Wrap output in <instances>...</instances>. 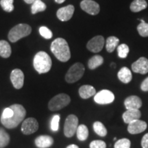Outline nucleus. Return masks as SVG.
I'll list each match as a JSON object with an SVG mask.
<instances>
[{
	"label": "nucleus",
	"mask_w": 148,
	"mask_h": 148,
	"mask_svg": "<svg viewBox=\"0 0 148 148\" xmlns=\"http://www.w3.org/2000/svg\"><path fill=\"white\" fill-rule=\"evenodd\" d=\"M46 5L45 3H43L41 0H35L33 2L32 5V14H36L39 12H42V11L45 10Z\"/></svg>",
	"instance_id": "nucleus-27"
},
{
	"label": "nucleus",
	"mask_w": 148,
	"mask_h": 148,
	"mask_svg": "<svg viewBox=\"0 0 148 148\" xmlns=\"http://www.w3.org/2000/svg\"><path fill=\"white\" fill-rule=\"evenodd\" d=\"M141 147L143 148H148V133L144 135L142 138Z\"/></svg>",
	"instance_id": "nucleus-37"
},
{
	"label": "nucleus",
	"mask_w": 148,
	"mask_h": 148,
	"mask_svg": "<svg viewBox=\"0 0 148 148\" xmlns=\"http://www.w3.org/2000/svg\"><path fill=\"white\" fill-rule=\"evenodd\" d=\"M140 88L143 91H148V77L144 79L140 85Z\"/></svg>",
	"instance_id": "nucleus-38"
},
{
	"label": "nucleus",
	"mask_w": 148,
	"mask_h": 148,
	"mask_svg": "<svg viewBox=\"0 0 148 148\" xmlns=\"http://www.w3.org/2000/svg\"><path fill=\"white\" fill-rule=\"evenodd\" d=\"M78 127V118L74 114H69L64 122V134L66 137H72Z\"/></svg>",
	"instance_id": "nucleus-7"
},
{
	"label": "nucleus",
	"mask_w": 148,
	"mask_h": 148,
	"mask_svg": "<svg viewBox=\"0 0 148 148\" xmlns=\"http://www.w3.org/2000/svg\"><path fill=\"white\" fill-rule=\"evenodd\" d=\"M10 142V136L5 130L0 127V148L6 147Z\"/></svg>",
	"instance_id": "nucleus-28"
},
{
	"label": "nucleus",
	"mask_w": 148,
	"mask_h": 148,
	"mask_svg": "<svg viewBox=\"0 0 148 148\" xmlns=\"http://www.w3.org/2000/svg\"><path fill=\"white\" fill-rule=\"evenodd\" d=\"M103 63V58L99 55H95L89 59L88 62V66L90 69H95L99 67Z\"/></svg>",
	"instance_id": "nucleus-23"
},
{
	"label": "nucleus",
	"mask_w": 148,
	"mask_h": 148,
	"mask_svg": "<svg viewBox=\"0 0 148 148\" xmlns=\"http://www.w3.org/2000/svg\"><path fill=\"white\" fill-rule=\"evenodd\" d=\"M32 32V28L29 25L21 23L16 25L10 29L8 34V39L12 42H15L23 37L28 36Z\"/></svg>",
	"instance_id": "nucleus-4"
},
{
	"label": "nucleus",
	"mask_w": 148,
	"mask_h": 148,
	"mask_svg": "<svg viewBox=\"0 0 148 148\" xmlns=\"http://www.w3.org/2000/svg\"><path fill=\"white\" fill-rule=\"evenodd\" d=\"M10 108L12 109L14 114L9 119H1V122L6 128L12 129L17 127L26 115V110L24 107L18 103L11 105Z\"/></svg>",
	"instance_id": "nucleus-2"
},
{
	"label": "nucleus",
	"mask_w": 148,
	"mask_h": 148,
	"mask_svg": "<svg viewBox=\"0 0 148 148\" xmlns=\"http://www.w3.org/2000/svg\"><path fill=\"white\" fill-rule=\"evenodd\" d=\"M141 116V112L138 110H127L123 114L122 118L125 123L129 124L135 120L139 119Z\"/></svg>",
	"instance_id": "nucleus-18"
},
{
	"label": "nucleus",
	"mask_w": 148,
	"mask_h": 148,
	"mask_svg": "<svg viewBox=\"0 0 148 148\" xmlns=\"http://www.w3.org/2000/svg\"><path fill=\"white\" fill-rule=\"evenodd\" d=\"M124 105L127 110H138L142 106L141 99L136 95L130 96L125 99Z\"/></svg>",
	"instance_id": "nucleus-16"
},
{
	"label": "nucleus",
	"mask_w": 148,
	"mask_h": 148,
	"mask_svg": "<svg viewBox=\"0 0 148 148\" xmlns=\"http://www.w3.org/2000/svg\"><path fill=\"white\" fill-rule=\"evenodd\" d=\"M96 94V90L90 85H83L79 89V95L82 99H88Z\"/></svg>",
	"instance_id": "nucleus-20"
},
{
	"label": "nucleus",
	"mask_w": 148,
	"mask_h": 148,
	"mask_svg": "<svg viewBox=\"0 0 148 148\" xmlns=\"http://www.w3.org/2000/svg\"><path fill=\"white\" fill-rule=\"evenodd\" d=\"M132 69L134 73L146 74L148 73V59L141 57L132 64Z\"/></svg>",
	"instance_id": "nucleus-15"
},
{
	"label": "nucleus",
	"mask_w": 148,
	"mask_h": 148,
	"mask_svg": "<svg viewBox=\"0 0 148 148\" xmlns=\"http://www.w3.org/2000/svg\"><path fill=\"white\" fill-rule=\"evenodd\" d=\"M129 47L126 44H121L117 47L118 56L121 58H125L129 53Z\"/></svg>",
	"instance_id": "nucleus-31"
},
{
	"label": "nucleus",
	"mask_w": 148,
	"mask_h": 148,
	"mask_svg": "<svg viewBox=\"0 0 148 148\" xmlns=\"http://www.w3.org/2000/svg\"><path fill=\"white\" fill-rule=\"evenodd\" d=\"M131 142L127 138H121L114 143V148H130Z\"/></svg>",
	"instance_id": "nucleus-32"
},
{
	"label": "nucleus",
	"mask_w": 148,
	"mask_h": 148,
	"mask_svg": "<svg viewBox=\"0 0 148 148\" xmlns=\"http://www.w3.org/2000/svg\"><path fill=\"white\" fill-rule=\"evenodd\" d=\"M71 102V98L65 93H60L56 95L48 103V108L51 111L61 110L69 105Z\"/></svg>",
	"instance_id": "nucleus-5"
},
{
	"label": "nucleus",
	"mask_w": 148,
	"mask_h": 148,
	"mask_svg": "<svg viewBox=\"0 0 148 148\" xmlns=\"http://www.w3.org/2000/svg\"><path fill=\"white\" fill-rule=\"evenodd\" d=\"M10 80L16 89H20L24 84V74L21 69L12 70L10 74Z\"/></svg>",
	"instance_id": "nucleus-12"
},
{
	"label": "nucleus",
	"mask_w": 148,
	"mask_h": 148,
	"mask_svg": "<svg viewBox=\"0 0 148 148\" xmlns=\"http://www.w3.org/2000/svg\"><path fill=\"white\" fill-rule=\"evenodd\" d=\"M75 8L73 5H68L58 9L57 11V17L61 21H67L71 19L74 13Z\"/></svg>",
	"instance_id": "nucleus-14"
},
{
	"label": "nucleus",
	"mask_w": 148,
	"mask_h": 148,
	"mask_svg": "<svg viewBox=\"0 0 148 148\" xmlns=\"http://www.w3.org/2000/svg\"><path fill=\"white\" fill-rule=\"evenodd\" d=\"M90 148H106V144L101 140H95L92 141L89 145Z\"/></svg>",
	"instance_id": "nucleus-35"
},
{
	"label": "nucleus",
	"mask_w": 148,
	"mask_h": 148,
	"mask_svg": "<svg viewBox=\"0 0 148 148\" xmlns=\"http://www.w3.org/2000/svg\"><path fill=\"white\" fill-rule=\"evenodd\" d=\"M147 7L145 0H134L130 4V10L133 12H138Z\"/></svg>",
	"instance_id": "nucleus-21"
},
{
	"label": "nucleus",
	"mask_w": 148,
	"mask_h": 148,
	"mask_svg": "<svg viewBox=\"0 0 148 148\" xmlns=\"http://www.w3.org/2000/svg\"><path fill=\"white\" fill-rule=\"evenodd\" d=\"M85 68L80 62L73 64L65 75V80L68 83H74L82 78L84 75Z\"/></svg>",
	"instance_id": "nucleus-6"
},
{
	"label": "nucleus",
	"mask_w": 148,
	"mask_h": 148,
	"mask_svg": "<svg viewBox=\"0 0 148 148\" xmlns=\"http://www.w3.org/2000/svg\"><path fill=\"white\" fill-rule=\"evenodd\" d=\"M60 117L59 114H55L52 117L51 121V130L56 132L59 129V121H60Z\"/></svg>",
	"instance_id": "nucleus-34"
},
{
	"label": "nucleus",
	"mask_w": 148,
	"mask_h": 148,
	"mask_svg": "<svg viewBox=\"0 0 148 148\" xmlns=\"http://www.w3.org/2000/svg\"><path fill=\"white\" fill-rule=\"evenodd\" d=\"M55 1L57 3H63L64 1H65V0H55Z\"/></svg>",
	"instance_id": "nucleus-41"
},
{
	"label": "nucleus",
	"mask_w": 148,
	"mask_h": 148,
	"mask_svg": "<svg viewBox=\"0 0 148 148\" xmlns=\"http://www.w3.org/2000/svg\"><path fill=\"white\" fill-rule=\"evenodd\" d=\"M11 52V47L10 44L5 40H0V56L2 58H7L10 56Z\"/></svg>",
	"instance_id": "nucleus-22"
},
{
	"label": "nucleus",
	"mask_w": 148,
	"mask_h": 148,
	"mask_svg": "<svg viewBox=\"0 0 148 148\" xmlns=\"http://www.w3.org/2000/svg\"><path fill=\"white\" fill-rule=\"evenodd\" d=\"M114 100L113 92L109 90H101L94 96V101L99 104H108Z\"/></svg>",
	"instance_id": "nucleus-8"
},
{
	"label": "nucleus",
	"mask_w": 148,
	"mask_h": 148,
	"mask_svg": "<svg viewBox=\"0 0 148 148\" xmlns=\"http://www.w3.org/2000/svg\"><path fill=\"white\" fill-rule=\"evenodd\" d=\"M35 145L39 148H47L53 143V138L48 135H41L35 139Z\"/></svg>",
	"instance_id": "nucleus-17"
},
{
	"label": "nucleus",
	"mask_w": 148,
	"mask_h": 148,
	"mask_svg": "<svg viewBox=\"0 0 148 148\" xmlns=\"http://www.w3.org/2000/svg\"><path fill=\"white\" fill-rule=\"evenodd\" d=\"M77 137L81 141H84L87 139L88 136V127L84 124L79 125L77 127Z\"/></svg>",
	"instance_id": "nucleus-25"
},
{
	"label": "nucleus",
	"mask_w": 148,
	"mask_h": 148,
	"mask_svg": "<svg viewBox=\"0 0 148 148\" xmlns=\"http://www.w3.org/2000/svg\"><path fill=\"white\" fill-rule=\"evenodd\" d=\"M14 0H1L0 5L3 10L10 12L14 10Z\"/></svg>",
	"instance_id": "nucleus-30"
},
{
	"label": "nucleus",
	"mask_w": 148,
	"mask_h": 148,
	"mask_svg": "<svg viewBox=\"0 0 148 148\" xmlns=\"http://www.w3.org/2000/svg\"><path fill=\"white\" fill-rule=\"evenodd\" d=\"M119 42V38L115 36H109L106 41V48L108 52H112L118 46Z\"/></svg>",
	"instance_id": "nucleus-24"
},
{
	"label": "nucleus",
	"mask_w": 148,
	"mask_h": 148,
	"mask_svg": "<svg viewBox=\"0 0 148 148\" xmlns=\"http://www.w3.org/2000/svg\"><path fill=\"white\" fill-rule=\"evenodd\" d=\"M147 123L142 120L137 119L131 122L127 126V131L130 134H136L143 132L147 128Z\"/></svg>",
	"instance_id": "nucleus-13"
},
{
	"label": "nucleus",
	"mask_w": 148,
	"mask_h": 148,
	"mask_svg": "<svg viewBox=\"0 0 148 148\" xmlns=\"http://www.w3.org/2000/svg\"><path fill=\"white\" fill-rule=\"evenodd\" d=\"M33 65L39 74L45 73L51 69L52 62L49 55L45 51H39L35 55Z\"/></svg>",
	"instance_id": "nucleus-3"
},
{
	"label": "nucleus",
	"mask_w": 148,
	"mask_h": 148,
	"mask_svg": "<svg viewBox=\"0 0 148 148\" xmlns=\"http://www.w3.org/2000/svg\"><path fill=\"white\" fill-rule=\"evenodd\" d=\"M80 7L84 12L91 15H96L100 10L99 5L92 0H83L80 3Z\"/></svg>",
	"instance_id": "nucleus-11"
},
{
	"label": "nucleus",
	"mask_w": 148,
	"mask_h": 148,
	"mask_svg": "<svg viewBox=\"0 0 148 148\" xmlns=\"http://www.w3.org/2000/svg\"><path fill=\"white\" fill-rule=\"evenodd\" d=\"M38 129V121L33 117L27 118L23 121L21 125V132L25 135H29L36 132Z\"/></svg>",
	"instance_id": "nucleus-9"
},
{
	"label": "nucleus",
	"mask_w": 148,
	"mask_h": 148,
	"mask_svg": "<svg viewBox=\"0 0 148 148\" xmlns=\"http://www.w3.org/2000/svg\"><path fill=\"white\" fill-rule=\"evenodd\" d=\"M51 52L61 62H67L71 58V51L67 42L62 38L55 39L50 47Z\"/></svg>",
	"instance_id": "nucleus-1"
},
{
	"label": "nucleus",
	"mask_w": 148,
	"mask_h": 148,
	"mask_svg": "<svg viewBox=\"0 0 148 148\" xmlns=\"http://www.w3.org/2000/svg\"><path fill=\"white\" fill-rule=\"evenodd\" d=\"M104 45V38L102 36H96L88 42L86 47L90 51L98 53L101 51Z\"/></svg>",
	"instance_id": "nucleus-10"
},
{
	"label": "nucleus",
	"mask_w": 148,
	"mask_h": 148,
	"mask_svg": "<svg viewBox=\"0 0 148 148\" xmlns=\"http://www.w3.org/2000/svg\"><path fill=\"white\" fill-rule=\"evenodd\" d=\"M66 148H79V147L76 145H74V144H72V145H69L67 146Z\"/></svg>",
	"instance_id": "nucleus-39"
},
{
	"label": "nucleus",
	"mask_w": 148,
	"mask_h": 148,
	"mask_svg": "<svg viewBox=\"0 0 148 148\" xmlns=\"http://www.w3.org/2000/svg\"><path fill=\"white\" fill-rule=\"evenodd\" d=\"M35 1V0H24V1H25V3H29V4H32L33 2Z\"/></svg>",
	"instance_id": "nucleus-40"
},
{
	"label": "nucleus",
	"mask_w": 148,
	"mask_h": 148,
	"mask_svg": "<svg viewBox=\"0 0 148 148\" xmlns=\"http://www.w3.org/2000/svg\"><path fill=\"white\" fill-rule=\"evenodd\" d=\"M39 32L40 34L41 35L42 37L46 38V39H50L53 36L52 32L49 28H47L45 26H42L39 28Z\"/></svg>",
	"instance_id": "nucleus-33"
},
{
	"label": "nucleus",
	"mask_w": 148,
	"mask_h": 148,
	"mask_svg": "<svg viewBox=\"0 0 148 148\" xmlns=\"http://www.w3.org/2000/svg\"><path fill=\"white\" fill-rule=\"evenodd\" d=\"M117 76L119 80L125 84L129 83L132 79V72L126 66H123L119 70Z\"/></svg>",
	"instance_id": "nucleus-19"
},
{
	"label": "nucleus",
	"mask_w": 148,
	"mask_h": 148,
	"mask_svg": "<svg viewBox=\"0 0 148 148\" xmlns=\"http://www.w3.org/2000/svg\"><path fill=\"white\" fill-rule=\"evenodd\" d=\"M13 114L14 112L12 109L8 107V108H5L3 110L2 114H1V119H9V118H10L11 116L13 115Z\"/></svg>",
	"instance_id": "nucleus-36"
},
{
	"label": "nucleus",
	"mask_w": 148,
	"mask_h": 148,
	"mask_svg": "<svg viewBox=\"0 0 148 148\" xmlns=\"http://www.w3.org/2000/svg\"><path fill=\"white\" fill-rule=\"evenodd\" d=\"M93 130L95 131L96 134L99 135L100 136H106L107 134V130L104 125L100 121H95L93 123Z\"/></svg>",
	"instance_id": "nucleus-26"
},
{
	"label": "nucleus",
	"mask_w": 148,
	"mask_h": 148,
	"mask_svg": "<svg viewBox=\"0 0 148 148\" xmlns=\"http://www.w3.org/2000/svg\"><path fill=\"white\" fill-rule=\"evenodd\" d=\"M141 23L137 26V30L140 36L143 37L148 36V23H146L143 19H139Z\"/></svg>",
	"instance_id": "nucleus-29"
}]
</instances>
